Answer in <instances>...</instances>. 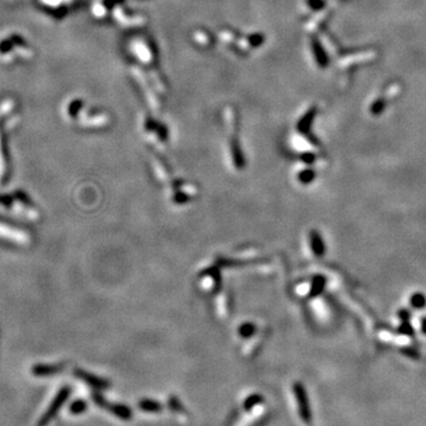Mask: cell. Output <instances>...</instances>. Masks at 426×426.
<instances>
[{
	"instance_id": "obj_1",
	"label": "cell",
	"mask_w": 426,
	"mask_h": 426,
	"mask_svg": "<svg viewBox=\"0 0 426 426\" xmlns=\"http://www.w3.org/2000/svg\"><path fill=\"white\" fill-rule=\"evenodd\" d=\"M70 392H71L70 387H63V388L61 389L60 392H58V394L56 395L54 402L51 403L50 407L47 408V411L43 414V417H41V419L38 426H45L46 424H49V423L51 422L52 419H54V417L58 413V411L61 410V407L63 406V404L65 403V400L69 398Z\"/></svg>"
},
{
	"instance_id": "obj_2",
	"label": "cell",
	"mask_w": 426,
	"mask_h": 426,
	"mask_svg": "<svg viewBox=\"0 0 426 426\" xmlns=\"http://www.w3.org/2000/svg\"><path fill=\"white\" fill-rule=\"evenodd\" d=\"M294 392H295V395H296L301 419H302L304 423H307V424H309V423L311 422V412H310V407H309L308 395H307V392H305L304 386L299 383L295 384Z\"/></svg>"
},
{
	"instance_id": "obj_3",
	"label": "cell",
	"mask_w": 426,
	"mask_h": 426,
	"mask_svg": "<svg viewBox=\"0 0 426 426\" xmlns=\"http://www.w3.org/2000/svg\"><path fill=\"white\" fill-rule=\"evenodd\" d=\"M75 374H76L80 379H82L83 381H85V383L89 384L90 386L96 387V388H105V387L108 386L107 381L103 380V379H101V378L95 377V375L90 374V373H88V372L77 369V371H75Z\"/></svg>"
},
{
	"instance_id": "obj_4",
	"label": "cell",
	"mask_w": 426,
	"mask_h": 426,
	"mask_svg": "<svg viewBox=\"0 0 426 426\" xmlns=\"http://www.w3.org/2000/svg\"><path fill=\"white\" fill-rule=\"evenodd\" d=\"M309 239H310V246L313 252L317 257H322L325 252V245L321 235L317 231H311Z\"/></svg>"
},
{
	"instance_id": "obj_5",
	"label": "cell",
	"mask_w": 426,
	"mask_h": 426,
	"mask_svg": "<svg viewBox=\"0 0 426 426\" xmlns=\"http://www.w3.org/2000/svg\"><path fill=\"white\" fill-rule=\"evenodd\" d=\"M61 371L60 366H56V365H37V366L33 367L32 372L33 374L37 375V377H46V375H52L56 374Z\"/></svg>"
},
{
	"instance_id": "obj_6",
	"label": "cell",
	"mask_w": 426,
	"mask_h": 426,
	"mask_svg": "<svg viewBox=\"0 0 426 426\" xmlns=\"http://www.w3.org/2000/svg\"><path fill=\"white\" fill-rule=\"evenodd\" d=\"M325 286V278L322 276H315L313 278V283H311L310 289V296L315 297L317 295L321 294L324 291Z\"/></svg>"
},
{
	"instance_id": "obj_7",
	"label": "cell",
	"mask_w": 426,
	"mask_h": 426,
	"mask_svg": "<svg viewBox=\"0 0 426 426\" xmlns=\"http://www.w3.org/2000/svg\"><path fill=\"white\" fill-rule=\"evenodd\" d=\"M109 408L116 417H119V418H121L123 420H128V419L132 418V412H130V410L127 407V406L113 405V406H110Z\"/></svg>"
},
{
	"instance_id": "obj_8",
	"label": "cell",
	"mask_w": 426,
	"mask_h": 426,
	"mask_svg": "<svg viewBox=\"0 0 426 426\" xmlns=\"http://www.w3.org/2000/svg\"><path fill=\"white\" fill-rule=\"evenodd\" d=\"M139 406H140L141 410L146 412H158L161 410L160 404L154 402V400H149V399L142 400V402H140V404H139Z\"/></svg>"
},
{
	"instance_id": "obj_9",
	"label": "cell",
	"mask_w": 426,
	"mask_h": 426,
	"mask_svg": "<svg viewBox=\"0 0 426 426\" xmlns=\"http://www.w3.org/2000/svg\"><path fill=\"white\" fill-rule=\"evenodd\" d=\"M411 305L414 309H422L426 305V297L422 292H416L413 296L411 297Z\"/></svg>"
},
{
	"instance_id": "obj_10",
	"label": "cell",
	"mask_w": 426,
	"mask_h": 426,
	"mask_svg": "<svg viewBox=\"0 0 426 426\" xmlns=\"http://www.w3.org/2000/svg\"><path fill=\"white\" fill-rule=\"evenodd\" d=\"M315 179V172L313 169H304L299 174V180L303 185H308V183H313Z\"/></svg>"
},
{
	"instance_id": "obj_11",
	"label": "cell",
	"mask_w": 426,
	"mask_h": 426,
	"mask_svg": "<svg viewBox=\"0 0 426 426\" xmlns=\"http://www.w3.org/2000/svg\"><path fill=\"white\" fill-rule=\"evenodd\" d=\"M256 331V327L255 325L249 324V322H246V324H243L239 327V334H241V336H243V338H250V336H252L253 334H255Z\"/></svg>"
},
{
	"instance_id": "obj_12",
	"label": "cell",
	"mask_w": 426,
	"mask_h": 426,
	"mask_svg": "<svg viewBox=\"0 0 426 426\" xmlns=\"http://www.w3.org/2000/svg\"><path fill=\"white\" fill-rule=\"evenodd\" d=\"M262 400L263 399H262L261 395L253 394V395H251V397H249L246 400H245V403H244L245 408H246V410H250V408L253 407V406L258 405V404L262 403Z\"/></svg>"
},
{
	"instance_id": "obj_13",
	"label": "cell",
	"mask_w": 426,
	"mask_h": 426,
	"mask_svg": "<svg viewBox=\"0 0 426 426\" xmlns=\"http://www.w3.org/2000/svg\"><path fill=\"white\" fill-rule=\"evenodd\" d=\"M85 408H87V405H85V403L82 402V400H77V402H75L70 406V411L74 414L82 413V412L85 411Z\"/></svg>"
},
{
	"instance_id": "obj_14",
	"label": "cell",
	"mask_w": 426,
	"mask_h": 426,
	"mask_svg": "<svg viewBox=\"0 0 426 426\" xmlns=\"http://www.w3.org/2000/svg\"><path fill=\"white\" fill-rule=\"evenodd\" d=\"M313 118H314V111H310V113H309V115L305 116L304 119H302V121H301V123L299 126L301 132H307L309 126H310L311 119Z\"/></svg>"
},
{
	"instance_id": "obj_15",
	"label": "cell",
	"mask_w": 426,
	"mask_h": 426,
	"mask_svg": "<svg viewBox=\"0 0 426 426\" xmlns=\"http://www.w3.org/2000/svg\"><path fill=\"white\" fill-rule=\"evenodd\" d=\"M315 52H316V58H317V61H319V63L322 64V65H325V64H327V56H325V51L322 50V47L320 45H317V44H315Z\"/></svg>"
},
{
	"instance_id": "obj_16",
	"label": "cell",
	"mask_w": 426,
	"mask_h": 426,
	"mask_svg": "<svg viewBox=\"0 0 426 426\" xmlns=\"http://www.w3.org/2000/svg\"><path fill=\"white\" fill-rule=\"evenodd\" d=\"M400 333L405 334V335H413V328L411 327L410 322L408 321H403V325L399 328Z\"/></svg>"
},
{
	"instance_id": "obj_17",
	"label": "cell",
	"mask_w": 426,
	"mask_h": 426,
	"mask_svg": "<svg viewBox=\"0 0 426 426\" xmlns=\"http://www.w3.org/2000/svg\"><path fill=\"white\" fill-rule=\"evenodd\" d=\"M174 202L178 203V204H183V203L188 202V197L185 193H183V192H179V193H177L174 196Z\"/></svg>"
},
{
	"instance_id": "obj_18",
	"label": "cell",
	"mask_w": 426,
	"mask_h": 426,
	"mask_svg": "<svg viewBox=\"0 0 426 426\" xmlns=\"http://www.w3.org/2000/svg\"><path fill=\"white\" fill-rule=\"evenodd\" d=\"M410 316H411L410 311L405 310V309H403V310L399 311V317L403 320V321H408V320H410Z\"/></svg>"
},
{
	"instance_id": "obj_19",
	"label": "cell",
	"mask_w": 426,
	"mask_h": 426,
	"mask_svg": "<svg viewBox=\"0 0 426 426\" xmlns=\"http://www.w3.org/2000/svg\"><path fill=\"white\" fill-rule=\"evenodd\" d=\"M303 160L307 163H313L314 160H315V157L313 154H304L303 155Z\"/></svg>"
},
{
	"instance_id": "obj_20",
	"label": "cell",
	"mask_w": 426,
	"mask_h": 426,
	"mask_svg": "<svg viewBox=\"0 0 426 426\" xmlns=\"http://www.w3.org/2000/svg\"><path fill=\"white\" fill-rule=\"evenodd\" d=\"M422 331L426 335V317L422 320Z\"/></svg>"
}]
</instances>
